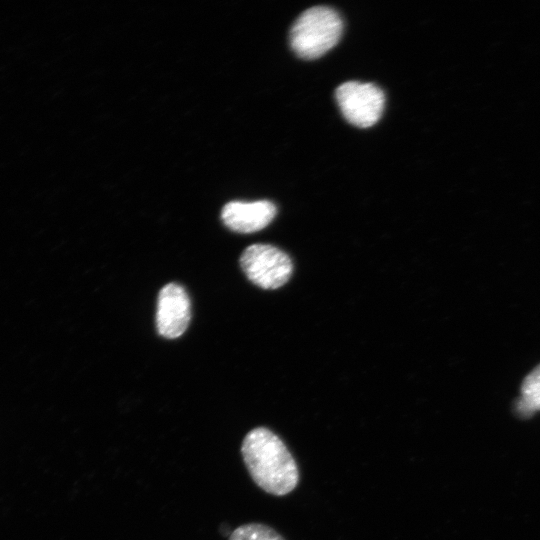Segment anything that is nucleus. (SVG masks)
Segmentation results:
<instances>
[{
    "label": "nucleus",
    "mask_w": 540,
    "mask_h": 540,
    "mask_svg": "<svg viewBox=\"0 0 540 540\" xmlns=\"http://www.w3.org/2000/svg\"><path fill=\"white\" fill-rule=\"evenodd\" d=\"M240 265L247 278L263 289H276L291 277L290 257L279 248L268 244L248 246L240 257Z\"/></svg>",
    "instance_id": "3"
},
{
    "label": "nucleus",
    "mask_w": 540,
    "mask_h": 540,
    "mask_svg": "<svg viewBox=\"0 0 540 540\" xmlns=\"http://www.w3.org/2000/svg\"><path fill=\"white\" fill-rule=\"evenodd\" d=\"M520 392L521 395L516 402L517 414L530 417L540 410V364L525 376Z\"/></svg>",
    "instance_id": "7"
},
{
    "label": "nucleus",
    "mask_w": 540,
    "mask_h": 540,
    "mask_svg": "<svg viewBox=\"0 0 540 540\" xmlns=\"http://www.w3.org/2000/svg\"><path fill=\"white\" fill-rule=\"evenodd\" d=\"M342 30V19L334 9L311 7L294 22L290 31V45L300 58L316 59L338 43Z\"/></svg>",
    "instance_id": "2"
},
{
    "label": "nucleus",
    "mask_w": 540,
    "mask_h": 540,
    "mask_svg": "<svg viewBox=\"0 0 540 540\" xmlns=\"http://www.w3.org/2000/svg\"><path fill=\"white\" fill-rule=\"evenodd\" d=\"M335 97L344 118L360 128L373 126L385 104L383 91L372 83L345 82L336 89Z\"/></svg>",
    "instance_id": "4"
},
{
    "label": "nucleus",
    "mask_w": 540,
    "mask_h": 540,
    "mask_svg": "<svg viewBox=\"0 0 540 540\" xmlns=\"http://www.w3.org/2000/svg\"><path fill=\"white\" fill-rule=\"evenodd\" d=\"M228 540H285L274 528L258 522L246 523L235 528Z\"/></svg>",
    "instance_id": "8"
},
{
    "label": "nucleus",
    "mask_w": 540,
    "mask_h": 540,
    "mask_svg": "<svg viewBox=\"0 0 540 540\" xmlns=\"http://www.w3.org/2000/svg\"><path fill=\"white\" fill-rule=\"evenodd\" d=\"M276 212V206L267 200L232 201L223 207L221 218L224 224L235 232L252 233L268 226Z\"/></svg>",
    "instance_id": "6"
},
{
    "label": "nucleus",
    "mask_w": 540,
    "mask_h": 540,
    "mask_svg": "<svg viewBox=\"0 0 540 540\" xmlns=\"http://www.w3.org/2000/svg\"><path fill=\"white\" fill-rule=\"evenodd\" d=\"M241 455L253 482L274 496L291 493L299 483V469L283 440L267 427L250 430L242 440Z\"/></svg>",
    "instance_id": "1"
},
{
    "label": "nucleus",
    "mask_w": 540,
    "mask_h": 540,
    "mask_svg": "<svg viewBox=\"0 0 540 540\" xmlns=\"http://www.w3.org/2000/svg\"><path fill=\"white\" fill-rule=\"evenodd\" d=\"M190 300L185 289L169 283L159 292L156 312L158 333L168 339L181 336L190 321Z\"/></svg>",
    "instance_id": "5"
}]
</instances>
